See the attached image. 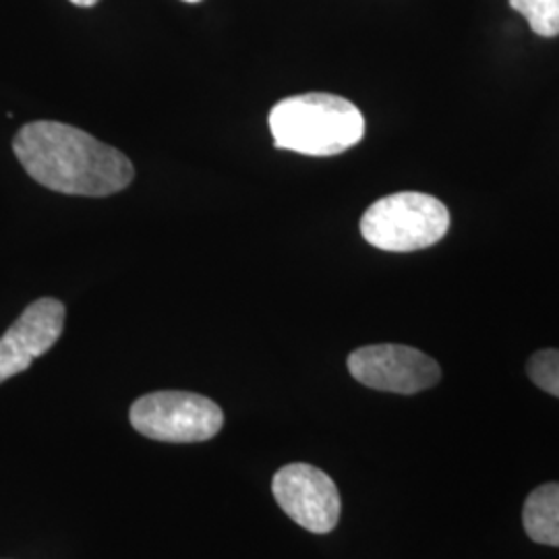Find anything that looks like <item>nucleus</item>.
<instances>
[{"label": "nucleus", "instance_id": "obj_1", "mask_svg": "<svg viewBox=\"0 0 559 559\" xmlns=\"http://www.w3.org/2000/svg\"><path fill=\"white\" fill-rule=\"evenodd\" d=\"M13 150L32 179L64 195L108 198L135 179L122 152L64 122L36 120L21 127Z\"/></svg>", "mask_w": 559, "mask_h": 559}, {"label": "nucleus", "instance_id": "obj_2", "mask_svg": "<svg viewBox=\"0 0 559 559\" xmlns=\"http://www.w3.org/2000/svg\"><path fill=\"white\" fill-rule=\"evenodd\" d=\"M274 145L302 156H338L365 135V119L353 102L334 94H302L278 102L270 112Z\"/></svg>", "mask_w": 559, "mask_h": 559}, {"label": "nucleus", "instance_id": "obj_3", "mask_svg": "<svg viewBox=\"0 0 559 559\" xmlns=\"http://www.w3.org/2000/svg\"><path fill=\"white\" fill-rule=\"evenodd\" d=\"M450 228L448 207L433 195L417 191L394 193L376 201L360 218V235L373 247L411 253L440 242Z\"/></svg>", "mask_w": 559, "mask_h": 559}, {"label": "nucleus", "instance_id": "obj_4", "mask_svg": "<svg viewBox=\"0 0 559 559\" xmlns=\"http://www.w3.org/2000/svg\"><path fill=\"white\" fill-rule=\"evenodd\" d=\"M135 431L166 443H198L221 433L224 413L214 400L193 392H152L129 411Z\"/></svg>", "mask_w": 559, "mask_h": 559}, {"label": "nucleus", "instance_id": "obj_5", "mask_svg": "<svg viewBox=\"0 0 559 559\" xmlns=\"http://www.w3.org/2000/svg\"><path fill=\"white\" fill-rule=\"evenodd\" d=\"M348 371L371 390L402 396L429 390L441 380L438 360L402 344L362 346L348 357Z\"/></svg>", "mask_w": 559, "mask_h": 559}, {"label": "nucleus", "instance_id": "obj_6", "mask_svg": "<svg viewBox=\"0 0 559 559\" xmlns=\"http://www.w3.org/2000/svg\"><path fill=\"white\" fill-rule=\"evenodd\" d=\"M272 493L284 514L305 531L325 535L336 528L340 519L338 487L318 466L305 462L282 466L272 480Z\"/></svg>", "mask_w": 559, "mask_h": 559}, {"label": "nucleus", "instance_id": "obj_7", "mask_svg": "<svg viewBox=\"0 0 559 559\" xmlns=\"http://www.w3.org/2000/svg\"><path fill=\"white\" fill-rule=\"evenodd\" d=\"M64 318V305L57 299L36 300L21 313L0 338V383L29 369L34 360L57 344Z\"/></svg>", "mask_w": 559, "mask_h": 559}, {"label": "nucleus", "instance_id": "obj_8", "mask_svg": "<svg viewBox=\"0 0 559 559\" xmlns=\"http://www.w3.org/2000/svg\"><path fill=\"white\" fill-rule=\"evenodd\" d=\"M524 531L540 545L559 547V483L537 487L524 503Z\"/></svg>", "mask_w": 559, "mask_h": 559}, {"label": "nucleus", "instance_id": "obj_9", "mask_svg": "<svg viewBox=\"0 0 559 559\" xmlns=\"http://www.w3.org/2000/svg\"><path fill=\"white\" fill-rule=\"evenodd\" d=\"M510 7L540 38L559 36V0H510Z\"/></svg>", "mask_w": 559, "mask_h": 559}, {"label": "nucleus", "instance_id": "obj_10", "mask_svg": "<svg viewBox=\"0 0 559 559\" xmlns=\"http://www.w3.org/2000/svg\"><path fill=\"white\" fill-rule=\"evenodd\" d=\"M528 378L543 392L559 399V350H539L528 360Z\"/></svg>", "mask_w": 559, "mask_h": 559}, {"label": "nucleus", "instance_id": "obj_11", "mask_svg": "<svg viewBox=\"0 0 559 559\" xmlns=\"http://www.w3.org/2000/svg\"><path fill=\"white\" fill-rule=\"evenodd\" d=\"M75 7H83V9H90V7H94V4H98L100 0H71Z\"/></svg>", "mask_w": 559, "mask_h": 559}, {"label": "nucleus", "instance_id": "obj_12", "mask_svg": "<svg viewBox=\"0 0 559 559\" xmlns=\"http://www.w3.org/2000/svg\"><path fill=\"white\" fill-rule=\"evenodd\" d=\"M182 2H189V4H195V2H201V0H182Z\"/></svg>", "mask_w": 559, "mask_h": 559}]
</instances>
